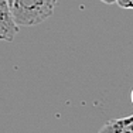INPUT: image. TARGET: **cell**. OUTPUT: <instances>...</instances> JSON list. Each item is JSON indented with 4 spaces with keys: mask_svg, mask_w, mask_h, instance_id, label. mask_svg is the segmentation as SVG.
<instances>
[{
    "mask_svg": "<svg viewBox=\"0 0 133 133\" xmlns=\"http://www.w3.org/2000/svg\"><path fill=\"white\" fill-rule=\"evenodd\" d=\"M58 0H13L10 10L18 27H33L50 18Z\"/></svg>",
    "mask_w": 133,
    "mask_h": 133,
    "instance_id": "1",
    "label": "cell"
},
{
    "mask_svg": "<svg viewBox=\"0 0 133 133\" xmlns=\"http://www.w3.org/2000/svg\"><path fill=\"white\" fill-rule=\"evenodd\" d=\"M130 101H132V105H133V89H132V94H130Z\"/></svg>",
    "mask_w": 133,
    "mask_h": 133,
    "instance_id": "6",
    "label": "cell"
},
{
    "mask_svg": "<svg viewBox=\"0 0 133 133\" xmlns=\"http://www.w3.org/2000/svg\"><path fill=\"white\" fill-rule=\"evenodd\" d=\"M116 4L126 10H133V0H118Z\"/></svg>",
    "mask_w": 133,
    "mask_h": 133,
    "instance_id": "4",
    "label": "cell"
},
{
    "mask_svg": "<svg viewBox=\"0 0 133 133\" xmlns=\"http://www.w3.org/2000/svg\"><path fill=\"white\" fill-rule=\"evenodd\" d=\"M18 31L9 0H0V41H13Z\"/></svg>",
    "mask_w": 133,
    "mask_h": 133,
    "instance_id": "2",
    "label": "cell"
},
{
    "mask_svg": "<svg viewBox=\"0 0 133 133\" xmlns=\"http://www.w3.org/2000/svg\"><path fill=\"white\" fill-rule=\"evenodd\" d=\"M11 2H13V0H9V4H10V3H11Z\"/></svg>",
    "mask_w": 133,
    "mask_h": 133,
    "instance_id": "7",
    "label": "cell"
},
{
    "mask_svg": "<svg viewBox=\"0 0 133 133\" xmlns=\"http://www.w3.org/2000/svg\"><path fill=\"white\" fill-rule=\"evenodd\" d=\"M98 133H133V115L106 122Z\"/></svg>",
    "mask_w": 133,
    "mask_h": 133,
    "instance_id": "3",
    "label": "cell"
},
{
    "mask_svg": "<svg viewBox=\"0 0 133 133\" xmlns=\"http://www.w3.org/2000/svg\"><path fill=\"white\" fill-rule=\"evenodd\" d=\"M102 3H105V4H115L118 0H101Z\"/></svg>",
    "mask_w": 133,
    "mask_h": 133,
    "instance_id": "5",
    "label": "cell"
}]
</instances>
